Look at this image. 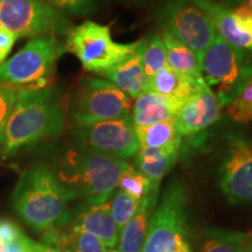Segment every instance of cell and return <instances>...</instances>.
Segmentation results:
<instances>
[{
  "instance_id": "obj_1",
  "label": "cell",
  "mask_w": 252,
  "mask_h": 252,
  "mask_svg": "<svg viewBox=\"0 0 252 252\" xmlns=\"http://www.w3.org/2000/svg\"><path fill=\"white\" fill-rule=\"evenodd\" d=\"M69 201L54 171L46 165H35L25 171L12 196L17 215L42 236L70 225Z\"/></svg>"
},
{
  "instance_id": "obj_2",
  "label": "cell",
  "mask_w": 252,
  "mask_h": 252,
  "mask_svg": "<svg viewBox=\"0 0 252 252\" xmlns=\"http://www.w3.org/2000/svg\"><path fill=\"white\" fill-rule=\"evenodd\" d=\"M64 124V110L52 87L19 90L6 125L2 153L11 156L24 147L58 137Z\"/></svg>"
},
{
  "instance_id": "obj_3",
  "label": "cell",
  "mask_w": 252,
  "mask_h": 252,
  "mask_svg": "<svg viewBox=\"0 0 252 252\" xmlns=\"http://www.w3.org/2000/svg\"><path fill=\"white\" fill-rule=\"evenodd\" d=\"M131 163L81 149L69 150L54 174L69 200H105L118 187L123 172Z\"/></svg>"
},
{
  "instance_id": "obj_4",
  "label": "cell",
  "mask_w": 252,
  "mask_h": 252,
  "mask_svg": "<svg viewBox=\"0 0 252 252\" xmlns=\"http://www.w3.org/2000/svg\"><path fill=\"white\" fill-rule=\"evenodd\" d=\"M64 46L56 36L33 37L0 65V84L18 90L49 88Z\"/></svg>"
},
{
  "instance_id": "obj_5",
  "label": "cell",
  "mask_w": 252,
  "mask_h": 252,
  "mask_svg": "<svg viewBox=\"0 0 252 252\" xmlns=\"http://www.w3.org/2000/svg\"><path fill=\"white\" fill-rule=\"evenodd\" d=\"M141 40L131 43L116 42L108 25L87 20L67 33L64 52L74 54L87 71L103 74L139 48Z\"/></svg>"
},
{
  "instance_id": "obj_6",
  "label": "cell",
  "mask_w": 252,
  "mask_h": 252,
  "mask_svg": "<svg viewBox=\"0 0 252 252\" xmlns=\"http://www.w3.org/2000/svg\"><path fill=\"white\" fill-rule=\"evenodd\" d=\"M207 86L226 106L252 76V62L247 52L235 48L217 36L200 58Z\"/></svg>"
},
{
  "instance_id": "obj_7",
  "label": "cell",
  "mask_w": 252,
  "mask_h": 252,
  "mask_svg": "<svg viewBox=\"0 0 252 252\" xmlns=\"http://www.w3.org/2000/svg\"><path fill=\"white\" fill-rule=\"evenodd\" d=\"M0 26L18 37L64 35L71 24L64 12L40 0H0Z\"/></svg>"
},
{
  "instance_id": "obj_8",
  "label": "cell",
  "mask_w": 252,
  "mask_h": 252,
  "mask_svg": "<svg viewBox=\"0 0 252 252\" xmlns=\"http://www.w3.org/2000/svg\"><path fill=\"white\" fill-rule=\"evenodd\" d=\"M187 202L185 186L179 181L172 182L154 209L141 252H168L187 243Z\"/></svg>"
},
{
  "instance_id": "obj_9",
  "label": "cell",
  "mask_w": 252,
  "mask_h": 252,
  "mask_svg": "<svg viewBox=\"0 0 252 252\" xmlns=\"http://www.w3.org/2000/svg\"><path fill=\"white\" fill-rule=\"evenodd\" d=\"M132 100L104 78L87 77L72 99L70 118L75 125L112 121L131 116Z\"/></svg>"
},
{
  "instance_id": "obj_10",
  "label": "cell",
  "mask_w": 252,
  "mask_h": 252,
  "mask_svg": "<svg viewBox=\"0 0 252 252\" xmlns=\"http://www.w3.org/2000/svg\"><path fill=\"white\" fill-rule=\"evenodd\" d=\"M71 139L77 149L124 161L133 158L139 149L131 116L93 124L75 125Z\"/></svg>"
},
{
  "instance_id": "obj_11",
  "label": "cell",
  "mask_w": 252,
  "mask_h": 252,
  "mask_svg": "<svg viewBox=\"0 0 252 252\" xmlns=\"http://www.w3.org/2000/svg\"><path fill=\"white\" fill-rule=\"evenodd\" d=\"M163 31L195 53L200 61L217 37L208 14L194 0H168L159 12Z\"/></svg>"
},
{
  "instance_id": "obj_12",
  "label": "cell",
  "mask_w": 252,
  "mask_h": 252,
  "mask_svg": "<svg viewBox=\"0 0 252 252\" xmlns=\"http://www.w3.org/2000/svg\"><path fill=\"white\" fill-rule=\"evenodd\" d=\"M220 186L230 203H252L251 141L239 137L230 140L220 168Z\"/></svg>"
},
{
  "instance_id": "obj_13",
  "label": "cell",
  "mask_w": 252,
  "mask_h": 252,
  "mask_svg": "<svg viewBox=\"0 0 252 252\" xmlns=\"http://www.w3.org/2000/svg\"><path fill=\"white\" fill-rule=\"evenodd\" d=\"M208 14L217 36L252 54V7L247 2L229 8L215 0H194Z\"/></svg>"
},
{
  "instance_id": "obj_14",
  "label": "cell",
  "mask_w": 252,
  "mask_h": 252,
  "mask_svg": "<svg viewBox=\"0 0 252 252\" xmlns=\"http://www.w3.org/2000/svg\"><path fill=\"white\" fill-rule=\"evenodd\" d=\"M223 104L217 94L204 83L186 102L175 117V125L181 138L200 133L220 121Z\"/></svg>"
},
{
  "instance_id": "obj_15",
  "label": "cell",
  "mask_w": 252,
  "mask_h": 252,
  "mask_svg": "<svg viewBox=\"0 0 252 252\" xmlns=\"http://www.w3.org/2000/svg\"><path fill=\"white\" fill-rule=\"evenodd\" d=\"M110 198L83 201L76 213L72 214L69 226L76 231L94 236L109 249H112L118 244L119 229L110 212Z\"/></svg>"
},
{
  "instance_id": "obj_16",
  "label": "cell",
  "mask_w": 252,
  "mask_h": 252,
  "mask_svg": "<svg viewBox=\"0 0 252 252\" xmlns=\"http://www.w3.org/2000/svg\"><path fill=\"white\" fill-rule=\"evenodd\" d=\"M140 46L133 54L99 75L104 80L109 81L127 94L130 98L134 99L141 94L149 93V77L144 70L143 62H141Z\"/></svg>"
},
{
  "instance_id": "obj_17",
  "label": "cell",
  "mask_w": 252,
  "mask_h": 252,
  "mask_svg": "<svg viewBox=\"0 0 252 252\" xmlns=\"http://www.w3.org/2000/svg\"><path fill=\"white\" fill-rule=\"evenodd\" d=\"M182 105L178 100L149 91L135 98L131 112L132 122L134 127H144L174 119Z\"/></svg>"
},
{
  "instance_id": "obj_18",
  "label": "cell",
  "mask_w": 252,
  "mask_h": 252,
  "mask_svg": "<svg viewBox=\"0 0 252 252\" xmlns=\"http://www.w3.org/2000/svg\"><path fill=\"white\" fill-rule=\"evenodd\" d=\"M158 191L144 198L138 212L123 226L119 232L117 251L119 252H141L147 230L156 209Z\"/></svg>"
},
{
  "instance_id": "obj_19",
  "label": "cell",
  "mask_w": 252,
  "mask_h": 252,
  "mask_svg": "<svg viewBox=\"0 0 252 252\" xmlns=\"http://www.w3.org/2000/svg\"><path fill=\"white\" fill-rule=\"evenodd\" d=\"M180 147L169 149H151L139 147L134 156V167L159 187L160 182L175 165Z\"/></svg>"
},
{
  "instance_id": "obj_20",
  "label": "cell",
  "mask_w": 252,
  "mask_h": 252,
  "mask_svg": "<svg viewBox=\"0 0 252 252\" xmlns=\"http://www.w3.org/2000/svg\"><path fill=\"white\" fill-rule=\"evenodd\" d=\"M206 82H198L166 67L149 78V91L185 104Z\"/></svg>"
},
{
  "instance_id": "obj_21",
  "label": "cell",
  "mask_w": 252,
  "mask_h": 252,
  "mask_svg": "<svg viewBox=\"0 0 252 252\" xmlns=\"http://www.w3.org/2000/svg\"><path fill=\"white\" fill-rule=\"evenodd\" d=\"M43 244L60 252H110L111 250L94 236L76 231L70 226L42 236Z\"/></svg>"
},
{
  "instance_id": "obj_22",
  "label": "cell",
  "mask_w": 252,
  "mask_h": 252,
  "mask_svg": "<svg viewBox=\"0 0 252 252\" xmlns=\"http://www.w3.org/2000/svg\"><path fill=\"white\" fill-rule=\"evenodd\" d=\"M162 36L166 46L167 65L178 74L191 78L198 83L204 82L200 61L193 50L165 31L162 32Z\"/></svg>"
},
{
  "instance_id": "obj_23",
  "label": "cell",
  "mask_w": 252,
  "mask_h": 252,
  "mask_svg": "<svg viewBox=\"0 0 252 252\" xmlns=\"http://www.w3.org/2000/svg\"><path fill=\"white\" fill-rule=\"evenodd\" d=\"M135 134L139 141V147L169 149L181 146L182 138L176 130L175 118L144 127H135Z\"/></svg>"
},
{
  "instance_id": "obj_24",
  "label": "cell",
  "mask_w": 252,
  "mask_h": 252,
  "mask_svg": "<svg viewBox=\"0 0 252 252\" xmlns=\"http://www.w3.org/2000/svg\"><path fill=\"white\" fill-rule=\"evenodd\" d=\"M245 236L238 231L208 230L202 236L196 252H245Z\"/></svg>"
},
{
  "instance_id": "obj_25",
  "label": "cell",
  "mask_w": 252,
  "mask_h": 252,
  "mask_svg": "<svg viewBox=\"0 0 252 252\" xmlns=\"http://www.w3.org/2000/svg\"><path fill=\"white\" fill-rule=\"evenodd\" d=\"M141 62L147 77H152L167 65L166 46L162 34L154 35L149 40H143L140 46Z\"/></svg>"
},
{
  "instance_id": "obj_26",
  "label": "cell",
  "mask_w": 252,
  "mask_h": 252,
  "mask_svg": "<svg viewBox=\"0 0 252 252\" xmlns=\"http://www.w3.org/2000/svg\"><path fill=\"white\" fill-rule=\"evenodd\" d=\"M117 188L140 201L159 191V187H156L147 176L132 165L123 172Z\"/></svg>"
},
{
  "instance_id": "obj_27",
  "label": "cell",
  "mask_w": 252,
  "mask_h": 252,
  "mask_svg": "<svg viewBox=\"0 0 252 252\" xmlns=\"http://www.w3.org/2000/svg\"><path fill=\"white\" fill-rule=\"evenodd\" d=\"M143 201L137 200L131 195H128L121 189H116L115 193L110 198V212H111L112 219L115 220L116 225L119 229V232L123 226L130 220L134 214L138 212Z\"/></svg>"
},
{
  "instance_id": "obj_28",
  "label": "cell",
  "mask_w": 252,
  "mask_h": 252,
  "mask_svg": "<svg viewBox=\"0 0 252 252\" xmlns=\"http://www.w3.org/2000/svg\"><path fill=\"white\" fill-rule=\"evenodd\" d=\"M226 109L232 121L237 123L252 121V76L245 82L234 99L226 105Z\"/></svg>"
},
{
  "instance_id": "obj_29",
  "label": "cell",
  "mask_w": 252,
  "mask_h": 252,
  "mask_svg": "<svg viewBox=\"0 0 252 252\" xmlns=\"http://www.w3.org/2000/svg\"><path fill=\"white\" fill-rule=\"evenodd\" d=\"M19 90L15 88L0 84V149L4 143L6 125L17 100Z\"/></svg>"
},
{
  "instance_id": "obj_30",
  "label": "cell",
  "mask_w": 252,
  "mask_h": 252,
  "mask_svg": "<svg viewBox=\"0 0 252 252\" xmlns=\"http://www.w3.org/2000/svg\"><path fill=\"white\" fill-rule=\"evenodd\" d=\"M56 9L72 14H88L93 11L94 0H40Z\"/></svg>"
},
{
  "instance_id": "obj_31",
  "label": "cell",
  "mask_w": 252,
  "mask_h": 252,
  "mask_svg": "<svg viewBox=\"0 0 252 252\" xmlns=\"http://www.w3.org/2000/svg\"><path fill=\"white\" fill-rule=\"evenodd\" d=\"M17 40L18 36L15 34L0 26V65L6 61Z\"/></svg>"
},
{
  "instance_id": "obj_32",
  "label": "cell",
  "mask_w": 252,
  "mask_h": 252,
  "mask_svg": "<svg viewBox=\"0 0 252 252\" xmlns=\"http://www.w3.org/2000/svg\"><path fill=\"white\" fill-rule=\"evenodd\" d=\"M32 239L27 237L21 230L13 238L4 242L6 252H31Z\"/></svg>"
},
{
  "instance_id": "obj_33",
  "label": "cell",
  "mask_w": 252,
  "mask_h": 252,
  "mask_svg": "<svg viewBox=\"0 0 252 252\" xmlns=\"http://www.w3.org/2000/svg\"><path fill=\"white\" fill-rule=\"evenodd\" d=\"M31 252H60L55 248L49 247V245L43 243H37V242L32 239L31 242Z\"/></svg>"
},
{
  "instance_id": "obj_34",
  "label": "cell",
  "mask_w": 252,
  "mask_h": 252,
  "mask_svg": "<svg viewBox=\"0 0 252 252\" xmlns=\"http://www.w3.org/2000/svg\"><path fill=\"white\" fill-rule=\"evenodd\" d=\"M245 252H252V231L245 236Z\"/></svg>"
},
{
  "instance_id": "obj_35",
  "label": "cell",
  "mask_w": 252,
  "mask_h": 252,
  "mask_svg": "<svg viewBox=\"0 0 252 252\" xmlns=\"http://www.w3.org/2000/svg\"><path fill=\"white\" fill-rule=\"evenodd\" d=\"M0 252H6V249H5L4 242H2V239H1V238H0Z\"/></svg>"
},
{
  "instance_id": "obj_36",
  "label": "cell",
  "mask_w": 252,
  "mask_h": 252,
  "mask_svg": "<svg viewBox=\"0 0 252 252\" xmlns=\"http://www.w3.org/2000/svg\"><path fill=\"white\" fill-rule=\"evenodd\" d=\"M247 4L252 7V0H247Z\"/></svg>"
},
{
  "instance_id": "obj_37",
  "label": "cell",
  "mask_w": 252,
  "mask_h": 252,
  "mask_svg": "<svg viewBox=\"0 0 252 252\" xmlns=\"http://www.w3.org/2000/svg\"><path fill=\"white\" fill-rule=\"evenodd\" d=\"M110 252H119V251H117V250H111Z\"/></svg>"
}]
</instances>
